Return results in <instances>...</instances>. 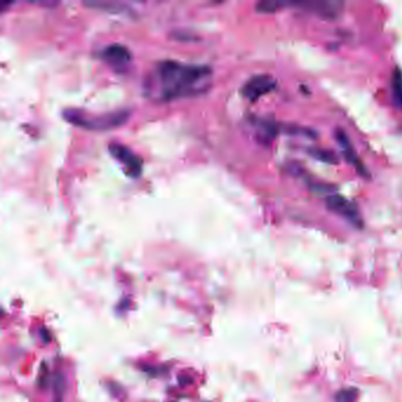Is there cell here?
<instances>
[{"mask_svg": "<svg viewBox=\"0 0 402 402\" xmlns=\"http://www.w3.org/2000/svg\"><path fill=\"white\" fill-rule=\"evenodd\" d=\"M211 80L212 70L209 65L162 60L147 73L144 92L156 102H170L204 93L210 88Z\"/></svg>", "mask_w": 402, "mask_h": 402, "instance_id": "6da1fadb", "label": "cell"}, {"mask_svg": "<svg viewBox=\"0 0 402 402\" xmlns=\"http://www.w3.org/2000/svg\"><path fill=\"white\" fill-rule=\"evenodd\" d=\"M129 115V110H117L105 113H91L80 109H65L63 111V117L68 123L95 131L117 128L128 120Z\"/></svg>", "mask_w": 402, "mask_h": 402, "instance_id": "7a4b0ae2", "label": "cell"}, {"mask_svg": "<svg viewBox=\"0 0 402 402\" xmlns=\"http://www.w3.org/2000/svg\"><path fill=\"white\" fill-rule=\"evenodd\" d=\"M109 152L113 158L122 164L124 172L129 177H132V179L140 177L143 163L135 152L130 150L128 147L117 142L109 144Z\"/></svg>", "mask_w": 402, "mask_h": 402, "instance_id": "3957f363", "label": "cell"}, {"mask_svg": "<svg viewBox=\"0 0 402 402\" xmlns=\"http://www.w3.org/2000/svg\"><path fill=\"white\" fill-rule=\"evenodd\" d=\"M291 6L302 8L307 12L321 17L323 19H336L343 10L342 1L338 0H315V1H294Z\"/></svg>", "mask_w": 402, "mask_h": 402, "instance_id": "277c9868", "label": "cell"}, {"mask_svg": "<svg viewBox=\"0 0 402 402\" xmlns=\"http://www.w3.org/2000/svg\"><path fill=\"white\" fill-rule=\"evenodd\" d=\"M326 204L328 209L335 212L336 215L342 216L343 219L349 221L351 224H354L358 228L363 227L361 214L358 207L349 199L343 196L333 194V195L327 196Z\"/></svg>", "mask_w": 402, "mask_h": 402, "instance_id": "5b68a950", "label": "cell"}, {"mask_svg": "<svg viewBox=\"0 0 402 402\" xmlns=\"http://www.w3.org/2000/svg\"><path fill=\"white\" fill-rule=\"evenodd\" d=\"M100 58L115 68L116 71L123 72L125 68H129L131 63L132 53L125 45L113 43L103 48L100 51Z\"/></svg>", "mask_w": 402, "mask_h": 402, "instance_id": "8992f818", "label": "cell"}, {"mask_svg": "<svg viewBox=\"0 0 402 402\" xmlns=\"http://www.w3.org/2000/svg\"><path fill=\"white\" fill-rule=\"evenodd\" d=\"M276 88V80L269 75H256L251 77L247 83L243 85V96L251 102H255L259 97L267 95Z\"/></svg>", "mask_w": 402, "mask_h": 402, "instance_id": "52a82bcc", "label": "cell"}, {"mask_svg": "<svg viewBox=\"0 0 402 402\" xmlns=\"http://www.w3.org/2000/svg\"><path fill=\"white\" fill-rule=\"evenodd\" d=\"M335 137L338 140L340 147L342 149L343 155L346 157V160L349 162V163L353 165V167L356 169V172L361 176H365V177H369V174L367 172L366 167L363 165V162L360 161L356 152H355L354 147L351 145V140L348 138L346 132L343 130H336L335 132Z\"/></svg>", "mask_w": 402, "mask_h": 402, "instance_id": "ba28073f", "label": "cell"}, {"mask_svg": "<svg viewBox=\"0 0 402 402\" xmlns=\"http://www.w3.org/2000/svg\"><path fill=\"white\" fill-rule=\"evenodd\" d=\"M256 127V131L259 140L264 142H271L274 140L280 131V127L275 122L267 120H256L253 122Z\"/></svg>", "mask_w": 402, "mask_h": 402, "instance_id": "9c48e42d", "label": "cell"}, {"mask_svg": "<svg viewBox=\"0 0 402 402\" xmlns=\"http://www.w3.org/2000/svg\"><path fill=\"white\" fill-rule=\"evenodd\" d=\"M308 154L315 158V160L323 162L327 164H338V157L335 152L328 149H321V147H309Z\"/></svg>", "mask_w": 402, "mask_h": 402, "instance_id": "30bf717a", "label": "cell"}, {"mask_svg": "<svg viewBox=\"0 0 402 402\" xmlns=\"http://www.w3.org/2000/svg\"><path fill=\"white\" fill-rule=\"evenodd\" d=\"M392 97L398 108L402 109V71L396 68L392 76Z\"/></svg>", "mask_w": 402, "mask_h": 402, "instance_id": "8fae6325", "label": "cell"}, {"mask_svg": "<svg viewBox=\"0 0 402 402\" xmlns=\"http://www.w3.org/2000/svg\"><path fill=\"white\" fill-rule=\"evenodd\" d=\"M287 6H291V3L281 0H266L256 5V11L259 13H274Z\"/></svg>", "mask_w": 402, "mask_h": 402, "instance_id": "7c38bea8", "label": "cell"}, {"mask_svg": "<svg viewBox=\"0 0 402 402\" xmlns=\"http://www.w3.org/2000/svg\"><path fill=\"white\" fill-rule=\"evenodd\" d=\"M283 131L286 134H289V135L295 136H303V137H308V138H315L318 134L311 130L309 128H303V127H300V125H293V124H289V125H283Z\"/></svg>", "mask_w": 402, "mask_h": 402, "instance_id": "4fadbf2b", "label": "cell"}, {"mask_svg": "<svg viewBox=\"0 0 402 402\" xmlns=\"http://www.w3.org/2000/svg\"><path fill=\"white\" fill-rule=\"evenodd\" d=\"M64 376L62 374H57L53 378V392H55V402L63 401L65 390Z\"/></svg>", "mask_w": 402, "mask_h": 402, "instance_id": "5bb4252c", "label": "cell"}, {"mask_svg": "<svg viewBox=\"0 0 402 402\" xmlns=\"http://www.w3.org/2000/svg\"><path fill=\"white\" fill-rule=\"evenodd\" d=\"M355 399H356V390H343L336 395V402H355Z\"/></svg>", "mask_w": 402, "mask_h": 402, "instance_id": "9a60e30c", "label": "cell"}, {"mask_svg": "<svg viewBox=\"0 0 402 402\" xmlns=\"http://www.w3.org/2000/svg\"><path fill=\"white\" fill-rule=\"evenodd\" d=\"M40 335H42V338L44 340L45 343L50 342V334H48V331L44 328H42L40 329Z\"/></svg>", "mask_w": 402, "mask_h": 402, "instance_id": "2e32d148", "label": "cell"}]
</instances>
